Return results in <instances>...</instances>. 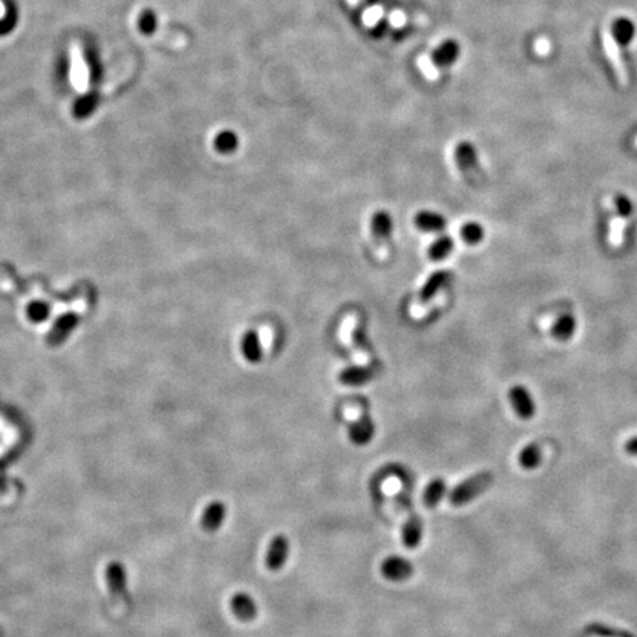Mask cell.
I'll return each mask as SVG.
<instances>
[{"mask_svg": "<svg viewBox=\"0 0 637 637\" xmlns=\"http://www.w3.org/2000/svg\"><path fill=\"white\" fill-rule=\"evenodd\" d=\"M452 281V272L450 270H437L434 272L430 278L426 279L425 285L422 287L419 292V298L421 301L426 303L432 300L437 295V292H440L447 283Z\"/></svg>", "mask_w": 637, "mask_h": 637, "instance_id": "10", "label": "cell"}, {"mask_svg": "<svg viewBox=\"0 0 637 637\" xmlns=\"http://www.w3.org/2000/svg\"><path fill=\"white\" fill-rule=\"evenodd\" d=\"M614 205H615V210H617L618 216L621 218H624V220H627V218L631 217L633 214V204L630 201V198L629 196H625L622 193H618V195H615L614 198Z\"/></svg>", "mask_w": 637, "mask_h": 637, "instance_id": "30", "label": "cell"}, {"mask_svg": "<svg viewBox=\"0 0 637 637\" xmlns=\"http://www.w3.org/2000/svg\"><path fill=\"white\" fill-rule=\"evenodd\" d=\"M372 232L378 240H386L392 232V218L387 211H378L372 218Z\"/></svg>", "mask_w": 637, "mask_h": 637, "instance_id": "24", "label": "cell"}, {"mask_svg": "<svg viewBox=\"0 0 637 637\" xmlns=\"http://www.w3.org/2000/svg\"><path fill=\"white\" fill-rule=\"evenodd\" d=\"M486 230L477 222H468L460 229V236L469 245H477L482 239H484Z\"/></svg>", "mask_w": 637, "mask_h": 637, "instance_id": "27", "label": "cell"}, {"mask_svg": "<svg viewBox=\"0 0 637 637\" xmlns=\"http://www.w3.org/2000/svg\"><path fill=\"white\" fill-rule=\"evenodd\" d=\"M602 43H603V50H605L607 58H608V61L611 64V67H612L615 75H617L618 82L621 84H627L629 75H627V70H625V65H624L622 58H621L620 45L614 40V37L611 36L609 31L603 32Z\"/></svg>", "mask_w": 637, "mask_h": 637, "instance_id": "5", "label": "cell"}, {"mask_svg": "<svg viewBox=\"0 0 637 637\" xmlns=\"http://www.w3.org/2000/svg\"><path fill=\"white\" fill-rule=\"evenodd\" d=\"M377 373L378 368L375 365L366 368L351 366L339 373V381H341L344 386H363V383L375 378Z\"/></svg>", "mask_w": 637, "mask_h": 637, "instance_id": "12", "label": "cell"}, {"mask_svg": "<svg viewBox=\"0 0 637 637\" xmlns=\"http://www.w3.org/2000/svg\"><path fill=\"white\" fill-rule=\"evenodd\" d=\"M106 581H108L109 590H111L114 596L123 595V591L126 589V573H124V568L122 564L113 562L108 565Z\"/></svg>", "mask_w": 637, "mask_h": 637, "instance_id": "19", "label": "cell"}, {"mask_svg": "<svg viewBox=\"0 0 637 637\" xmlns=\"http://www.w3.org/2000/svg\"><path fill=\"white\" fill-rule=\"evenodd\" d=\"M243 353L249 363H257L263 357V348L260 344V338L257 332L249 331L244 335L243 339Z\"/></svg>", "mask_w": 637, "mask_h": 637, "instance_id": "23", "label": "cell"}, {"mask_svg": "<svg viewBox=\"0 0 637 637\" xmlns=\"http://www.w3.org/2000/svg\"><path fill=\"white\" fill-rule=\"evenodd\" d=\"M459 52L460 48L457 45V41L446 40L434 50L432 62L438 65V67H447V65H452L457 59Z\"/></svg>", "mask_w": 637, "mask_h": 637, "instance_id": "15", "label": "cell"}, {"mask_svg": "<svg viewBox=\"0 0 637 637\" xmlns=\"http://www.w3.org/2000/svg\"><path fill=\"white\" fill-rule=\"evenodd\" d=\"M239 146V137L232 130H223L214 137V148L220 153H232Z\"/></svg>", "mask_w": 637, "mask_h": 637, "instance_id": "25", "label": "cell"}, {"mask_svg": "<svg viewBox=\"0 0 637 637\" xmlns=\"http://www.w3.org/2000/svg\"><path fill=\"white\" fill-rule=\"evenodd\" d=\"M99 101H101V95H99V92H96V91L86 93V95H82L74 104L73 113H74L75 118L84 120L89 115H92L96 111Z\"/></svg>", "mask_w": 637, "mask_h": 637, "instance_id": "18", "label": "cell"}, {"mask_svg": "<svg viewBox=\"0 0 637 637\" xmlns=\"http://www.w3.org/2000/svg\"><path fill=\"white\" fill-rule=\"evenodd\" d=\"M368 2H370V3H377V2H379V0H368Z\"/></svg>", "mask_w": 637, "mask_h": 637, "instance_id": "34", "label": "cell"}, {"mask_svg": "<svg viewBox=\"0 0 637 637\" xmlns=\"http://www.w3.org/2000/svg\"><path fill=\"white\" fill-rule=\"evenodd\" d=\"M137 27H139L140 32H144V35H146V36L152 35V32L157 30V15L153 14L151 9H145L144 12L139 15Z\"/></svg>", "mask_w": 637, "mask_h": 637, "instance_id": "28", "label": "cell"}, {"mask_svg": "<svg viewBox=\"0 0 637 637\" xmlns=\"http://www.w3.org/2000/svg\"><path fill=\"white\" fill-rule=\"evenodd\" d=\"M577 329V321L573 314L565 313L556 318V322L552 325L551 334L558 341H568L574 336Z\"/></svg>", "mask_w": 637, "mask_h": 637, "instance_id": "14", "label": "cell"}, {"mask_svg": "<svg viewBox=\"0 0 637 637\" xmlns=\"http://www.w3.org/2000/svg\"><path fill=\"white\" fill-rule=\"evenodd\" d=\"M227 508L223 502H211L201 516V525L207 533H216L226 520Z\"/></svg>", "mask_w": 637, "mask_h": 637, "instance_id": "9", "label": "cell"}, {"mask_svg": "<svg viewBox=\"0 0 637 637\" xmlns=\"http://www.w3.org/2000/svg\"><path fill=\"white\" fill-rule=\"evenodd\" d=\"M415 225L424 232H441L446 229V218L434 211H419L415 217Z\"/></svg>", "mask_w": 637, "mask_h": 637, "instance_id": "16", "label": "cell"}, {"mask_svg": "<svg viewBox=\"0 0 637 637\" xmlns=\"http://www.w3.org/2000/svg\"><path fill=\"white\" fill-rule=\"evenodd\" d=\"M447 491V484L443 478H434L424 490V503L426 508L434 509L443 500Z\"/></svg>", "mask_w": 637, "mask_h": 637, "instance_id": "20", "label": "cell"}, {"mask_svg": "<svg viewBox=\"0 0 637 637\" xmlns=\"http://www.w3.org/2000/svg\"><path fill=\"white\" fill-rule=\"evenodd\" d=\"M634 26L630 19L627 18H618V19H615L614 23H612V28H611V36L614 37V40L618 43V45H629V43L633 40L634 37Z\"/></svg>", "mask_w": 637, "mask_h": 637, "instance_id": "22", "label": "cell"}, {"mask_svg": "<svg viewBox=\"0 0 637 637\" xmlns=\"http://www.w3.org/2000/svg\"><path fill=\"white\" fill-rule=\"evenodd\" d=\"M422 535H424V522L421 520V516L417 513H412L408 518V521H406L403 525V530H401L403 543L408 549H416L422 542Z\"/></svg>", "mask_w": 637, "mask_h": 637, "instance_id": "11", "label": "cell"}, {"mask_svg": "<svg viewBox=\"0 0 637 637\" xmlns=\"http://www.w3.org/2000/svg\"><path fill=\"white\" fill-rule=\"evenodd\" d=\"M509 401L516 413L522 421H530L535 415V401L529 388L516 383L509 390Z\"/></svg>", "mask_w": 637, "mask_h": 637, "instance_id": "2", "label": "cell"}, {"mask_svg": "<svg viewBox=\"0 0 637 637\" xmlns=\"http://www.w3.org/2000/svg\"><path fill=\"white\" fill-rule=\"evenodd\" d=\"M289 556V540L287 535L278 534L274 535L269 543V549L266 553V567L267 569L276 573L281 571L283 565L287 564Z\"/></svg>", "mask_w": 637, "mask_h": 637, "instance_id": "3", "label": "cell"}, {"mask_svg": "<svg viewBox=\"0 0 637 637\" xmlns=\"http://www.w3.org/2000/svg\"><path fill=\"white\" fill-rule=\"evenodd\" d=\"M373 434H375V425L369 415H363L350 426V440L357 446L368 444L373 438Z\"/></svg>", "mask_w": 637, "mask_h": 637, "instance_id": "13", "label": "cell"}, {"mask_svg": "<svg viewBox=\"0 0 637 637\" xmlns=\"http://www.w3.org/2000/svg\"><path fill=\"white\" fill-rule=\"evenodd\" d=\"M543 452L539 443L526 444L518 455V464L525 470H533L542 465Z\"/></svg>", "mask_w": 637, "mask_h": 637, "instance_id": "17", "label": "cell"}, {"mask_svg": "<svg viewBox=\"0 0 637 637\" xmlns=\"http://www.w3.org/2000/svg\"><path fill=\"white\" fill-rule=\"evenodd\" d=\"M624 452L629 456L637 457V435L629 438V440L624 443Z\"/></svg>", "mask_w": 637, "mask_h": 637, "instance_id": "32", "label": "cell"}, {"mask_svg": "<svg viewBox=\"0 0 637 637\" xmlns=\"http://www.w3.org/2000/svg\"><path fill=\"white\" fill-rule=\"evenodd\" d=\"M75 325H77V316L74 314L62 316L59 321H57V323L53 325L52 331L48 336V341L50 344H59L62 339L73 331Z\"/></svg>", "mask_w": 637, "mask_h": 637, "instance_id": "21", "label": "cell"}, {"mask_svg": "<svg viewBox=\"0 0 637 637\" xmlns=\"http://www.w3.org/2000/svg\"><path fill=\"white\" fill-rule=\"evenodd\" d=\"M453 248H455L453 239L450 236H447V235H444L441 238H438L435 243L431 245L430 257L434 261H441V260H444L446 257H448L450 254H452Z\"/></svg>", "mask_w": 637, "mask_h": 637, "instance_id": "26", "label": "cell"}, {"mask_svg": "<svg viewBox=\"0 0 637 637\" xmlns=\"http://www.w3.org/2000/svg\"><path fill=\"white\" fill-rule=\"evenodd\" d=\"M634 144H636V146H637V137H636V140H634Z\"/></svg>", "mask_w": 637, "mask_h": 637, "instance_id": "35", "label": "cell"}, {"mask_svg": "<svg viewBox=\"0 0 637 637\" xmlns=\"http://www.w3.org/2000/svg\"><path fill=\"white\" fill-rule=\"evenodd\" d=\"M71 58H73L71 59L73 61V65H71L73 86H74V89L77 92L83 93V92H86L87 89H89L91 68H89V65L86 64L84 57H83V52L79 48L73 49Z\"/></svg>", "mask_w": 637, "mask_h": 637, "instance_id": "7", "label": "cell"}, {"mask_svg": "<svg viewBox=\"0 0 637 637\" xmlns=\"http://www.w3.org/2000/svg\"><path fill=\"white\" fill-rule=\"evenodd\" d=\"M15 21H17L15 10L10 12V10L8 9L6 15L2 19H0V35H6V32H9L10 30H12L15 27Z\"/></svg>", "mask_w": 637, "mask_h": 637, "instance_id": "31", "label": "cell"}, {"mask_svg": "<svg viewBox=\"0 0 637 637\" xmlns=\"http://www.w3.org/2000/svg\"><path fill=\"white\" fill-rule=\"evenodd\" d=\"M381 573L387 580L400 583V581L409 580L413 576L415 568L412 562L408 561L406 558L388 556L381 565Z\"/></svg>", "mask_w": 637, "mask_h": 637, "instance_id": "4", "label": "cell"}, {"mask_svg": "<svg viewBox=\"0 0 637 637\" xmlns=\"http://www.w3.org/2000/svg\"><path fill=\"white\" fill-rule=\"evenodd\" d=\"M455 158L457 162L459 170L462 171L466 178H475L479 173V162L475 146L469 144V142H460L455 149Z\"/></svg>", "mask_w": 637, "mask_h": 637, "instance_id": "6", "label": "cell"}, {"mask_svg": "<svg viewBox=\"0 0 637 637\" xmlns=\"http://www.w3.org/2000/svg\"><path fill=\"white\" fill-rule=\"evenodd\" d=\"M230 608H232L235 617L244 622L252 621L258 614L256 600L244 591H239L232 596V599H230Z\"/></svg>", "mask_w": 637, "mask_h": 637, "instance_id": "8", "label": "cell"}, {"mask_svg": "<svg viewBox=\"0 0 637 637\" xmlns=\"http://www.w3.org/2000/svg\"><path fill=\"white\" fill-rule=\"evenodd\" d=\"M6 10H8V9L3 6L2 2H0V19H2V18L6 15Z\"/></svg>", "mask_w": 637, "mask_h": 637, "instance_id": "33", "label": "cell"}, {"mask_svg": "<svg viewBox=\"0 0 637 637\" xmlns=\"http://www.w3.org/2000/svg\"><path fill=\"white\" fill-rule=\"evenodd\" d=\"M49 313H50L49 304L43 303V301H32L27 309V314L30 317V321L32 322H43L49 316Z\"/></svg>", "mask_w": 637, "mask_h": 637, "instance_id": "29", "label": "cell"}, {"mask_svg": "<svg viewBox=\"0 0 637 637\" xmlns=\"http://www.w3.org/2000/svg\"><path fill=\"white\" fill-rule=\"evenodd\" d=\"M494 481V475L490 470H481L478 474L466 478L457 484L452 493L448 494V500L453 506H464V504L475 500L479 494L487 491Z\"/></svg>", "mask_w": 637, "mask_h": 637, "instance_id": "1", "label": "cell"}]
</instances>
